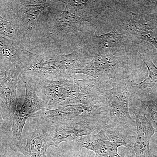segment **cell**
<instances>
[{"instance_id": "e0dca14e", "label": "cell", "mask_w": 157, "mask_h": 157, "mask_svg": "<svg viewBox=\"0 0 157 157\" xmlns=\"http://www.w3.org/2000/svg\"><path fill=\"white\" fill-rule=\"evenodd\" d=\"M70 9L73 14L80 17L83 21L92 22L93 20L99 14V6L103 1L84 0L61 1Z\"/></svg>"}, {"instance_id": "9a60e30c", "label": "cell", "mask_w": 157, "mask_h": 157, "mask_svg": "<svg viewBox=\"0 0 157 157\" xmlns=\"http://www.w3.org/2000/svg\"><path fill=\"white\" fill-rule=\"evenodd\" d=\"M54 145L49 132L37 128L27 139L22 153L25 157H46L47 149Z\"/></svg>"}, {"instance_id": "7a4b0ae2", "label": "cell", "mask_w": 157, "mask_h": 157, "mask_svg": "<svg viewBox=\"0 0 157 157\" xmlns=\"http://www.w3.org/2000/svg\"><path fill=\"white\" fill-rule=\"evenodd\" d=\"M73 78L62 77L34 83L46 109L72 104L93 105L104 101L103 95L107 89L97 79L89 76L82 79Z\"/></svg>"}, {"instance_id": "277c9868", "label": "cell", "mask_w": 157, "mask_h": 157, "mask_svg": "<svg viewBox=\"0 0 157 157\" xmlns=\"http://www.w3.org/2000/svg\"><path fill=\"white\" fill-rule=\"evenodd\" d=\"M136 131L126 125L113 128L105 127L94 135L90 134L73 140V147L91 151L97 157H122L118 151L120 147H125L130 153H134Z\"/></svg>"}, {"instance_id": "ffe728a7", "label": "cell", "mask_w": 157, "mask_h": 157, "mask_svg": "<svg viewBox=\"0 0 157 157\" xmlns=\"http://www.w3.org/2000/svg\"><path fill=\"white\" fill-rule=\"evenodd\" d=\"M74 150L71 151L64 157H97L91 151L82 150V149L74 148Z\"/></svg>"}, {"instance_id": "d6986e66", "label": "cell", "mask_w": 157, "mask_h": 157, "mask_svg": "<svg viewBox=\"0 0 157 157\" xmlns=\"http://www.w3.org/2000/svg\"><path fill=\"white\" fill-rule=\"evenodd\" d=\"M136 97L135 101L131 104L137 106L143 110L155 132H157V96L149 93Z\"/></svg>"}, {"instance_id": "52a82bcc", "label": "cell", "mask_w": 157, "mask_h": 157, "mask_svg": "<svg viewBox=\"0 0 157 157\" xmlns=\"http://www.w3.org/2000/svg\"><path fill=\"white\" fill-rule=\"evenodd\" d=\"M127 61L126 56L95 54L91 60L76 74L82 73L91 76L106 88L108 86L113 87L127 77Z\"/></svg>"}, {"instance_id": "ac0fdd59", "label": "cell", "mask_w": 157, "mask_h": 157, "mask_svg": "<svg viewBox=\"0 0 157 157\" xmlns=\"http://www.w3.org/2000/svg\"><path fill=\"white\" fill-rule=\"evenodd\" d=\"M139 54L148 69L149 74L147 78L144 81L132 86V91L136 97L148 94L157 83V67L151 60L145 58L141 54Z\"/></svg>"}, {"instance_id": "9c48e42d", "label": "cell", "mask_w": 157, "mask_h": 157, "mask_svg": "<svg viewBox=\"0 0 157 157\" xmlns=\"http://www.w3.org/2000/svg\"><path fill=\"white\" fill-rule=\"evenodd\" d=\"M9 1L14 16L25 32L26 36L27 34L33 29L41 13L53 5L56 1L11 0Z\"/></svg>"}, {"instance_id": "5b68a950", "label": "cell", "mask_w": 157, "mask_h": 157, "mask_svg": "<svg viewBox=\"0 0 157 157\" xmlns=\"http://www.w3.org/2000/svg\"><path fill=\"white\" fill-rule=\"evenodd\" d=\"M108 107L105 101L93 105L76 104L41 110L32 116L54 125L90 122L107 127Z\"/></svg>"}, {"instance_id": "3957f363", "label": "cell", "mask_w": 157, "mask_h": 157, "mask_svg": "<svg viewBox=\"0 0 157 157\" xmlns=\"http://www.w3.org/2000/svg\"><path fill=\"white\" fill-rule=\"evenodd\" d=\"M86 49L77 48L63 54L38 55L30 52L21 71V79L32 83L62 77H73L86 66Z\"/></svg>"}, {"instance_id": "8fae6325", "label": "cell", "mask_w": 157, "mask_h": 157, "mask_svg": "<svg viewBox=\"0 0 157 157\" xmlns=\"http://www.w3.org/2000/svg\"><path fill=\"white\" fill-rule=\"evenodd\" d=\"M130 109L135 116L137 137L133 150L135 157H157L150 148L151 139L155 133L145 113L139 107L130 104Z\"/></svg>"}, {"instance_id": "2e32d148", "label": "cell", "mask_w": 157, "mask_h": 157, "mask_svg": "<svg viewBox=\"0 0 157 157\" xmlns=\"http://www.w3.org/2000/svg\"><path fill=\"white\" fill-rule=\"evenodd\" d=\"M30 52L17 42L0 35V55L15 67H25Z\"/></svg>"}, {"instance_id": "8992f818", "label": "cell", "mask_w": 157, "mask_h": 157, "mask_svg": "<svg viewBox=\"0 0 157 157\" xmlns=\"http://www.w3.org/2000/svg\"><path fill=\"white\" fill-rule=\"evenodd\" d=\"M134 80L132 73L115 86L104 91L103 98L108 109L107 128L126 125L136 130V122L129 112L130 98Z\"/></svg>"}, {"instance_id": "30bf717a", "label": "cell", "mask_w": 157, "mask_h": 157, "mask_svg": "<svg viewBox=\"0 0 157 157\" xmlns=\"http://www.w3.org/2000/svg\"><path fill=\"white\" fill-rule=\"evenodd\" d=\"M21 70L20 68H12L0 79V114L8 121H12L16 111L17 78Z\"/></svg>"}, {"instance_id": "44dd1931", "label": "cell", "mask_w": 157, "mask_h": 157, "mask_svg": "<svg viewBox=\"0 0 157 157\" xmlns=\"http://www.w3.org/2000/svg\"><path fill=\"white\" fill-rule=\"evenodd\" d=\"M14 67L11 63L5 59H0V75H5L6 72ZM2 119L0 117V123Z\"/></svg>"}, {"instance_id": "7c38bea8", "label": "cell", "mask_w": 157, "mask_h": 157, "mask_svg": "<svg viewBox=\"0 0 157 157\" xmlns=\"http://www.w3.org/2000/svg\"><path fill=\"white\" fill-rule=\"evenodd\" d=\"M52 132H49L54 145L56 147L63 142L73 141L83 136L98 132L104 128L100 124L90 122L54 125Z\"/></svg>"}, {"instance_id": "6da1fadb", "label": "cell", "mask_w": 157, "mask_h": 157, "mask_svg": "<svg viewBox=\"0 0 157 157\" xmlns=\"http://www.w3.org/2000/svg\"><path fill=\"white\" fill-rule=\"evenodd\" d=\"M56 1L41 13L33 29L27 34L22 46L38 55L63 54L68 36L83 33V20Z\"/></svg>"}, {"instance_id": "4fadbf2b", "label": "cell", "mask_w": 157, "mask_h": 157, "mask_svg": "<svg viewBox=\"0 0 157 157\" xmlns=\"http://www.w3.org/2000/svg\"><path fill=\"white\" fill-rule=\"evenodd\" d=\"M95 33L88 39L87 48L94 54L113 55V53L122 49L124 47L123 34L113 29L107 33L100 35Z\"/></svg>"}, {"instance_id": "5bb4252c", "label": "cell", "mask_w": 157, "mask_h": 157, "mask_svg": "<svg viewBox=\"0 0 157 157\" xmlns=\"http://www.w3.org/2000/svg\"><path fill=\"white\" fill-rule=\"evenodd\" d=\"M0 35L21 45L26 36L12 11L10 1L7 0H0Z\"/></svg>"}, {"instance_id": "7402d4cb", "label": "cell", "mask_w": 157, "mask_h": 157, "mask_svg": "<svg viewBox=\"0 0 157 157\" xmlns=\"http://www.w3.org/2000/svg\"><path fill=\"white\" fill-rule=\"evenodd\" d=\"M128 157H134V153H130V155Z\"/></svg>"}, {"instance_id": "ba28073f", "label": "cell", "mask_w": 157, "mask_h": 157, "mask_svg": "<svg viewBox=\"0 0 157 157\" xmlns=\"http://www.w3.org/2000/svg\"><path fill=\"white\" fill-rule=\"evenodd\" d=\"M25 87V96L20 109L16 110L12 120V130L17 147L21 141L23 129L27 120L36 113L46 109L45 104L37 94L34 83L21 79Z\"/></svg>"}, {"instance_id": "603a6c76", "label": "cell", "mask_w": 157, "mask_h": 157, "mask_svg": "<svg viewBox=\"0 0 157 157\" xmlns=\"http://www.w3.org/2000/svg\"><path fill=\"white\" fill-rule=\"evenodd\" d=\"M5 59V58H4V57H3L2 56H1L0 55V59Z\"/></svg>"}]
</instances>
